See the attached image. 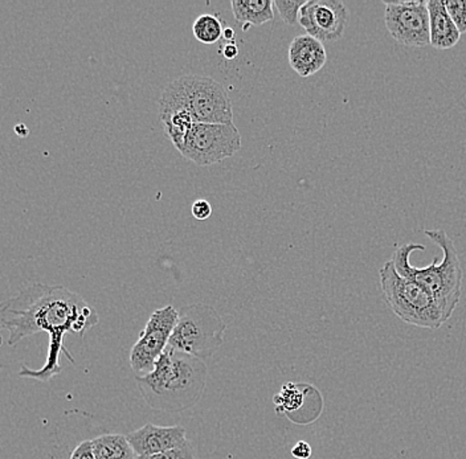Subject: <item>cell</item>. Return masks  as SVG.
I'll list each match as a JSON object with an SVG mask.
<instances>
[{
  "label": "cell",
  "instance_id": "3957f363",
  "mask_svg": "<svg viewBox=\"0 0 466 459\" xmlns=\"http://www.w3.org/2000/svg\"><path fill=\"white\" fill-rule=\"evenodd\" d=\"M425 236L431 238L442 251V260L437 257L431 265L415 267L410 265V257L415 251H425L420 244L408 243L393 252L391 261L401 277L418 282L436 299L444 321L451 319V314L459 306L462 290V267L459 253L453 241L442 229H428Z\"/></svg>",
  "mask_w": 466,
  "mask_h": 459
},
{
  "label": "cell",
  "instance_id": "d6986e66",
  "mask_svg": "<svg viewBox=\"0 0 466 459\" xmlns=\"http://www.w3.org/2000/svg\"><path fill=\"white\" fill-rule=\"evenodd\" d=\"M308 0H301V2H284V0H276L275 7L279 11V16L284 20L287 25H296L299 22V13L301 8L304 7Z\"/></svg>",
  "mask_w": 466,
  "mask_h": 459
},
{
  "label": "cell",
  "instance_id": "9c48e42d",
  "mask_svg": "<svg viewBox=\"0 0 466 459\" xmlns=\"http://www.w3.org/2000/svg\"><path fill=\"white\" fill-rule=\"evenodd\" d=\"M387 31L399 45L424 48L431 45L430 11L424 0L384 2Z\"/></svg>",
  "mask_w": 466,
  "mask_h": 459
},
{
  "label": "cell",
  "instance_id": "52a82bcc",
  "mask_svg": "<svg viewBox=\"0 0 466 459\" xmlns=\"http://www.w3.org/2000/svg\"><path fill=\"white\" fill-rule=\"evenodd\" d=\"M179 312L174 306L156 310L130 351V367L136 374H148L156 367L166 348L170 344Z\"/></svg>",
  "mask_w": 466,
  "mask_h": 459
},
{
  "label": "cell",
  "instance_id": "44dd1931",
  "mask_svg": "<svg viewBox=\"0 0 466 459\" xmlns=\"http://www.w3.org/2000/svg\"><path fill=\"white\" fill-rule=\"evenodd\" d=\"M137 459H195L194 446L191 441L177 449L168 452L158 453L153 455H138Z\"/></svg>",
  "mask_w": 466,
  "mask_h": 459
},
{
  "label": "cell",
  "instance_id": "4fadbf2b",
  "mask_svg": "<svg viewBox=\"0 0 466 459\" xmlns=\"http://www.w3.org/2000/svg\"><path fill=\"white\" fill-rule=\"evenodd\" d=\"M288 59L291 69L301 77H310L319 74L328 61L325 45L319 40L299 35L291 40L288 49Z\"/></svg>",
  "mask_w": 466,
  "mask_h": 459
},
{
  "label": "cell",
  "instance_id": "2e32d148",
  "mask_svg": "<svg viewBox=\"0 0 466 459\" xmlns=\"http://www.w3.org/2000/svg\"><path fill=\"white\" fill-rule=\"evenodd\" d=\"M96 459H137L127 435L104 434L92 440Z\"/></svg>",
  "mask_w": 466,
  "mask_h": 459
},
{
  "label": "cell",
  "instance_id": "8992f818",
  "mask_svg": "<svg viewBox=\"0 0 466 459\" xmlns=\"http://www.w3.org/2000/svg\"><path fill=\"white\" fill-rule=\"evenodd\" d=\"M241 145V135L235 124H195L180 154L199 167H207L231 158Z\"/></svg>",
  "mask_w": 466,
  "mask_h": 459
},
{
  "label": "cell",
  "instance_id": "7a4b0ae2",
  "mask_svg": "<svg viewBox=\"0 0 466 459\" xmlns=\"http://www.w3.org/2000/svg\"><path fill=\"white\" fill-rule=\"evenodd\" d=\"M206 363L168 345L144 376H137L139 394L154 411L180 414L192 408L202 397L207 385Z\"/></svg>",
  "mask_w": 466,
  "mask_h": 459
},
{
  "label": "cell",
  "instance_id": "277c9868",
  "mask_svg": "<svg viewBox=\"0 0 466 459\" xmlns=\"http://www.w3.org/2000/svg\"><path fill=\"white\" fill-rule=\"evenodd\" d=\"M384 302L401 322L410 326L437 330L445 324L436 299L418 282L401 277L387 261L379 270Z\"/></svg>",
  "mask_w": 466,
  "mask_h": 459
},
{
  "label": "cell",
  "instance_id": "484cf974",
  "mask_svg": "<svg viewBox=\"0 0 466 459\" xmlns=\"http://www.w3.org/2000/svg\"><path fill=\"white\" fill-rule=\"evenodd\" d=\"M235 31H233L232 28H226V30H224L223 37L224 39L228 40V42L232 43L233 39H235Z\"/></svg>",
  "mask_w": 466,
  "mask_h": 459
},
{
  "label": "cell",
  "instance_id": "30bf717a",
  "mask_svg": "<svg viewBox=\"0 0 466 459\" xmlns=\"http://www.w3.org/2000/svg\"><path fill=\"white\" fill-rule=\"evenodd\" d=\"M349 20V8L340 0H308L299 13V25L309 36L331 43L343 36Z\"/></svg>",
  "mask_w": 466,
  "mask_h": 459
},
{
  "label": "cell",
  "instance_id": "7402d4cb",
  "mask_svg": "<svg viewBox=\"0 0 466 459\" xmlns=\"http://www.w3.org/2000/svg\"><path fill=\"white\" fill-rule=\"evenodd\" d=\"M191 214L195 219L199 220V222H204V220L211 217L212 205H209V202H207V200H197V202L192 205Z\"/></svg>",
  "mask_w": 466,
  "mask_h": 459
},
{
  "label": "cell",
  "instance_id": "9a60e30c",
  "mask_svg": "<svg viewBox=\"0 0 466 459\" xmlns=\"http://www.w3.org/2000/svg\"><path fill=\"white\" fill-rule=\"evenodd\" d=\"M232 14L243 30L252 25H262L275 17L273 0H232Z\"/></svg>",
  "mask_w": 466,
  "mask_h": 459
},
{
  "label": "cell",
  "instance_id": "5b68a950",
  "mask_svg": "<svg viewBox=\"0 0 466 459\" xmlns=\"http://www.w3.org/2000/svg\"><path fill=\"white\" fill-rule=\"evenodd\" d=\"M227 324L215 307L194 304L182 307L170 344L197 359H211L223 345Z\"/></svg>",
  "mask_w": 466,
  "mask_h": 459
},
{
  "label": "cell",
  "instance_id": "d4e9b609",
  "mask_svg": "<svg viewBox=\"0 0 466 459\" xmlns=\"http://www.w3.org/2000/svg\"><path fill=\"white\" fill-rule=\"evenodd\" d=\"M238 48L235 43H228V45H224L223 48V56L226 57L227 60H233L235 57H238Z\"/></svg>",
  "mask_w": 466,
  "mask_h": 459
},
{
  "label": "cell",
  "instance_id": "8fae6325",
  "mask_svg": "<svg viewBox=\"0 0 466 459\" xmlns=\"http://www.w3.org/2000/svg\"><path fill=\"white\" fill-rule=\"evenodd\" d=\"M158 115L165 126L166 135L177 151H182L186 138L195 122L182 77L168 84L159 98Z\"/></svg>",
  "mask_w": 466,
  "mask_h": 459
},
{
  "label": "cell",
  "instance_id": "ba28073f",
  "mask_svg": "<svg viewBox=\"0 0 466 459\" xmlns=\"http://www.w3.org/2000/svg\"><path fill=\"white\" fill-rule=\"evenodd\" d=\"M182 80L197 124H233L231 98L220 83L203 75H183Z\"/></svg>",
  "mask_w": 466,
  "mask_h": 459
},
{
  "label": "cell",
  "instance_id": "ffe728a7",
  "mask_svg": "<svg viewBox=\"0 0 466 459\" xmlns=\"http://www.w3.org/2000/svg\"><path fill=\"white\" fill-rule=\"evenodd\" d=\"M445 7L460 34H466V0H447Z\"/></svg>",
  "mask_w": 466,
  "mask_h": 459
},
{
  "label": "cell",
  "instance_id": "cb8c5ba5",
  "mask_svg": "<svg viewBox=\"0 0 466 459\" xmlns=\"http://www.w3.org/2000/svg\"><path fill=\"white\" fill-rule=\"evenodd\" d=\"M311 454H313V450L306 441H299L291 449V455L297 459H309Z\"/></svg>",
  "mask_w": 466,
  "mask_h": 459
},
{
  "label": "cell",
  "instance_id": "7c38bea8",
  "mask_svg": "<svg viewBox=\"0 0 466 459\" xmlns=\"http://www.w3.org/2000/svg\"><path fill=\"white\" fill-rule=\"evenodd\" d=\"M127 438L136 452L137 457L168 452L183 446L189 441L183 426H157L151 423L127 433Z\"/></svg>",
  "mask_w": 466,
  "mask_h": 459
},
{
  "label": "cell",
  "instance_id": "5bb4252c",
  "mask_svg": "<svg viewBox=\"0 0 466 459\" xmlns=\"http://www.w3.org/2000/svg\"><path fill=\"white\" fill-rule=\"evenodd\" d=\"M427 5L430 11L431 45L440 51L453 48L461 39V34L448 14L444 0H428Z\"/></svg>",
  "mask_w": 466,
  "mask_h": 459
},
{
  "label": "cell",
  "instance_id": "603a6c76",
  "mask_svg": "<svg viewBox=\"0 0 466 459\" xmlns=\"http://www.w3.org/2000/svg\"><path fill=\"white\" fill-rule=\"evenodd\" d=\"M71 459H96L92 441H83L72 452Z\"/></svg>",
  "mask_w": 466,
  "mask_h": 459
},
{
  "label": "cell",
  "instance_id": "6da1fadb",
  "mask_svg": "<svg viewBox=\"0 0 466 459\" xmlns=\"http://www.w3.org/2000/svg\"><path fill=\"white\" fill-rule=\"evenodd\" d=\"M0 322L10 334L8 345L17 344L37 333L48 334V353L43 368L31 370L23 364L19 372L20 377L46 383L63 371L61 356L75 363V357L64 344L66 334L83 336L97 326L100 318L83 296L66 287L35 284L3 302Z\"/></svg>",
  "mask_w": 466,
  "mask_h": 459
},
{
  "label": "cell",
  "instance_id": "e0dca14e",
  "mask_svg": "<svg viewBox=\"0 0 466 459\" xmlns=\"http://www.w3.org/2000/svg\"><path fill=\"white\" fill-rule=\"evenodd\" d=\"M192 32L198 42L202 45H215L223 37L224 30L221 20L218 16L206 14L200 15L192 25Z\"/></svg>",
  "mask_w": 466,
  "mask_h": 459
},
{
  "label": "cell",
  "instance_id": "ac0fdd59",
  "mask_svg": "<svg viewBox=\"0 0 466 459\" xmlns=\"http://www.w3.org/2000/svg\"><path fill=\"white\" fill-rule=\"evenodd\" d=\"M304 397L301 386L293 384V383L285 384L279 394L275 396L277 414H291V412L299 411L304 404Z\"/></svg>",
  "mask_w": 466,
  "mask_h": 459
}]
</instances>
